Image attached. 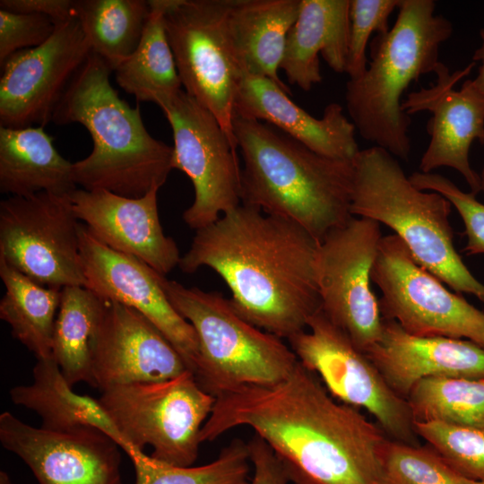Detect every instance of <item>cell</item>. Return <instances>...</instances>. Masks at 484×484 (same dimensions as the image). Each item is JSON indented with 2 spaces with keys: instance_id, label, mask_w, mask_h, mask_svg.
I'll use <instances>...</instances> for the list:
<instances>
[{
  "instance_id": "6da1fadb",
  "label": "cell",
  "mask_w": 484,
  "mask_h": 484,
  "mask_svg": "<svg viewBox=\"0 0 484 484\" xmlns=\"http://www.w3.org/2000/svg\"><path fill=\"white\" fill-rule=\"evenodd\" d=\"M239 426L270 446L295 484H385L382 455L389 437L359 409L336 402L299 360L280 383L215 397L201 442Z\"/></svg>"
},
{
  "instance_id": "7a4b0ae2",
  "label": "cell",
  "mask_w": 484,
  "mask_h": 484,
  "mask_svg": "<svg viewBox=\"0 0 484 484\" xmlns=\"http://www.w3.org/2000/svg\"><path fill=\"white\" fill-rule=\"evenodd\" d=\"M320 242L290 220L239 204L195 230L178 266L213 270L229 287L235 311L281 339L307 329L322 308L317 283Z\"/></svg>"
},
{
  "instance_id": "3957f363",
  "label": "cell",
  "mask_w": 484,
  "mask_h": 484,
  "mask_svg": "<svg viewBox=\"0 0 484 484\" xmlns=\"http://www.w3.org/2000/svg\"><path fill=\"white\" fill-rule=\"evenodd\" d=\"M241 203L294 221L321 242L350 212L352 160L323 156L274 126L235 116Z\"/></svg>"
},
{
  "instance_id": "277c9868",
  "label": "cell",
  "mask_w": 484,
  "mask_h": 484,
  "mask_svg": "<svg viewBox=\"0 0 484 484\" xmlns=\"http://www.w3.org/2000/svg\"><path fill=\"white\" fill-rule=\"evenodd\" d=\"M111 71L91 51L60 99L52 122L79 123L92 138L91 152L73 163L76 186L137 198L165 184L173 169V147L149 134L140 108H132L111 86Z\"/></svg>"
},
{
  "instance_id": "5b68a950",
  "label": "cell",
  "mask_w": 484,
  "mask_h": 484,
  "mask_svg": "<svg viewBox=\"0 0 484 484\" xmlns=\"http://www.w3.org/2000/svg\"><path fill=\"white\" fill-rule=\"evenodd\" d=\"M433 0H401L393 26L374 38L365 72L346 83L345 101L356 131L394 157L409 160L411 117L402 98L412 82L435 73L453 24L435 13Z\"/></svg>"
},
{
  "instance_id": "8992f818",
  "label": "cell",
  "mask_w": 484,
  "mask_h": 484,
  "mask_svg": "<svg viewBox=\"0 0 484 484\" xmlns=\"http://www.w3.org/2000/svg\"><path fill=\"white\" fill-rule=\"evenodd\" d=\"M350 212L392 229L414 259L456 293L484 304V283L466 266L454 244L452 204L442 194L420 190L393 155L378 146L352 160Z\"/></svg>"
},
{
  "instance_id": "52a82bcc",
  "label": "cell",
  "mask_w": 484,
  "mask_h": 484,
  "mask_svg": "<svg viewBox=\"0 0 484 484\" xmlns=\"http://www.w3.org/2000/svg\"><path fill=\"white\" fill-rule=\"evenodd\" d=\"M167 297L194 327L199 355L194 376L214 397L246 385L286 379L298 359L282 339L246 321L220 292L162 277Z\"/></svg>"
},
{
  "instance_id": "ba28073f",
  "label": "cell",
  "mask_w": 484,
  "mask_h": 484,
  "mask_svg": "<svg viewBox=\"0 0 484 484\" xmlns=\"http://www.w3.org/2000/svg\"><path fill=\"white\" fill-rule=\"evenodd\" d=\"M99 401L127 447L176 466H192L199 454L201 430L215 397L186 370L162 382L117 385L101 392Z\"/></svg>"
},
{
  "instance_id": "9c48e42d",
  "label": "cell",
  "mask_w": 484,
  "mask_h": 484,
  "mask_svg": "<svg viewBox=\"0 0 484 484\" xmlns=\"http://www.w3.org/2000/svg\"><path fill=\"white\" fill-rule=\"evenodd\" d=\"M229 0H167L165 28L184 91L210 110L238 149L235 98L242 77L229 30Z\"/></svg>"
},
{
  "instance_id": "30bf717a",
  "label": "cell",
  "mask_w": 484,
  "mask_h": 484,
  "mask_svg": "<svg viewBox=\"0 0 484 484\" xmlns=\"http://www.w3.org/2000/svg\"><path fill=\"white\" fill-rule=\"evenodd\" d=\"M383 318L422 337L470 340L484 348V312L451 292L412 256L395 234L384 236L371 270Z\"/></svg>"
},
{
  "instance_id": "8fae6325",
  "label": "cell",
  "mask_w": 484,
  "mask_h": 484,
  "mask_svg": "<svg viewBox=\"0 0 484 484\" xmlns=\"http://www.w3.org/2000/svg\"><path fill=\"white\" fill-rule=\"evenodd\" d=\"M173 134V169L185 173L194 189L184 221L200 229L241 204V168L237 149L215 116L184 90L159 96Z\"/></svg>"
},
{
  "instance_id": "7c38bea8",
  "label": "cell",
  "mask_w": 484,
  "mask_h": 484,
  "mask_svg": "<svg viewBox=\"0 0 484 484\" xmlns=\"http://www.w3.org/2000/svg\"><path fill=\"white\" fill-rule=\"evenodd\" d=\"M288 341L298 359L319 376L333 398L365 409L390 439L419 445L408 401L389 386L367 356L322 308L310 317L306 331Z\"/></svg>"
},
{
  "instance_id": "4fadbf2b",
  "label": "cell",
  "mask_w": 484,
  "mask_h": 484,
  "mask_svg": "<svg viewBox=\"0 0 484 484\" xmlns=\"http://www.w3.org/2000/svg\"><path fill=\"white\" fill-rule=\"evenodd\" d=\"M70 195L40 192L0 203V258L37 283L86 287Z\"/></svg>"
},
{
  "instance_id": "5bb4252c",
  "label": "cell",
  "mask_w": 484,
  "mask_h": 484,
  "mask_svg": "<svg viewBox=\"0 0 484 484\" xmlns=\"http://www.w3.org/2000/svg\"><path fill=\"white\" fill-rule=\"evenodd\" d=\"M380 224L351 218L320 242L317 283L322 310L366 353L379 341L384 318L371 289V270L382 239Z\"/></svg>"
},
{
  "instance_id": "9a60e30c",
  "label": "cell",
  "mask_w": 484,
  "mask_h": 484,
  "mask_svg": "<svg viewBox=\"0 0 484 484\" xmlns=\"http://www.w3.org/2000/svg\"><path fill=\"white\" fill-rule=\"evenodd\" d=\"M91 47L75 17L56 24L41 45L20 50L3 65L0 123L4 127L45 126Z\"/></svg>"
},
{
  "instance_id": "2e32d148",
  "label": "cell",
  "mask_w": 484,
  "mask_h": 484,
  "mask_svg": "<svg viewBox=\"0 0 484 484\" xmlns=\"http://www.w3.org/2000/svg\"><path fill=\"white\" fill-rule=\"evenodd\" d=\"M0 442L25 462L39 484H123L121 448L97 428L52 431L4 411Z\"/></svg>"
},
{
  "instance_id": "e0dca14e",
  "label": "cell",
  "mask_w": 484,
  "mask_h": 484,
  "mask_svg": "<svg viewBox=\"0 0 484 484\" xmlns=\"http://www.w3.org/2000/svg\"><path fill=\"white\" fill-rule=\"evenodd\" d=\"M476 63L471 61L462 69L450 73L440 62L435 71L436 82L428 88L411 91L402 102V109L410 117L419 112H429L427 124L430 137L424 151L419 171L448 167L461 174L471 193L480 192V176L470 163L471 144L478 141L484 144V99L466 80L459 90L454 87L468 75Z\"/></svg>"
},
{
  "instance_id": "ac0fdd59",
  "label": "cell",
  "mask_w": 484,
  "mask_h": 484,
  "mask_svg": "<svg viewBox=\"0 0 484 484\" xmlns=\"http://www.w3.org/2000/svg\"><path fill=\"white\" fill-rule=\"evenodd\" d=\"M79 239L86 288L143 315L174 345L194 374L199 355L197 336L169 300L163 275L138 258L109 248L85 225H80Z\"/></svg>"
},
{
  "instance_id": "d6986e66",
  "label": "cell",
  "mask_w": 484,
  "mask_h": 484,
  "mask_svg": "<svg viewBox=\"0 0 484 484\" xmlns=\"http://www.w3.org/2000/svg\"><path fill=\"white\" fill-rule=\"evenodd\" d=\"M104 300L92 355V387L102 392L122 385L162 382L189 370L174 345L143 315Z\"/></svg>"
},
{
  "instance_id": "ffe728a7",
  "label": "cell",
  "mask_w": 484,
  "mask_h": 484,
  "mask_svg": "<svg viewBox=\"0 0 484 484\" xmlns=\"http://www.w3.org/2000/svg\"><path fill=\"white\" fill-rule=\"evenodd\" d=\"M151 187L131 198L107 190L76 189L70 194L73 212L92 235L109 248L144 262L166 276L179 264L175 240L160 222L157 194Z\"/></svg>"
},
{
  "instance_id": "44dd1931",
  "label": "cell",
  "mask_w": 484,
  "mask_h": 484,
  "mask_svg": "<svg viewBox=\"0 0 484 484\" xmlns=\"http://www.w3.org/2000/svg\"><path fill=\"white\" fill-rule=\"evenodd\" d=\"M389 386L407 400L428 377L484 379V348L466 339L422 337L384 318L381 338L366 353Z\"/></svg>"
},
{
  "instance_id": "7402d4cb",
  "label": "cell",
  "mask_w": 484,
  "mask_h": 484,
  "mask_svg": "<svg viewBox=\"0 0 484 484\" xmlns=\"http://www.w3.org/2000/svg\"><path fill=\"white\" fill-rule=\"evenodd\" d=\"M234 109L235 116L265 122L323 156L352 160L359 151L355 125L339 103L328 104L316 118L266 77L242 74Z\"/></svg>"
},
{
  "instance_id": "603a6c76",
  "label": "cell",
  "mask_w": 484,
  "mask_h": 484,
  "mask_svg": "<svg viewBox=\"0 0 484 484\" xmlns=\"http://www.w3.org/2000/svg\"><path fill=\"white\" fill-rule=\"evenodd\" d=\"M350 24V0H300L281 64L288 82L305 91L321 82L319 54L333 71L345 73Z\"/></svg>"
},
{
  "instance_id": "cb8c5ba5",
  "label": "cell",
  "mask_w": 484,
  "mask_h": 484,
  "mask_svg": "<svg viewBox=\"0 0 484 484\" xmlns=\"http://www.w3.org/2000/svg\"><path fill=\"white\" fill-rule=\"evenodd\" d=\"M299 7L300 0H229V37L241 74L266 77L291 95L279 70Z\"/></svg>"
},
{
  "instance_id": "d4e9b609",
  "label": "cell",
  "mask_w": 484,
  "mask_h": 484,
  "mask_svg": "<svg viewBox=\"0 0 484 484\" xmlns=\"http://www.w3.org/2000/svg\"><path fill=\"white\" fill-rule=\"evenodd\" d=\"M73 163L59 154L44 126H0V192L27 196L40 192L70 195Z\"/></svg>"
},
{
  "instance_id": "484cf974",
  "label": "cell",
  "mask_w": 484,
  "mask_h": 484,
  "mask_svg": "<svg viewBox=\"0 0 484 484\" xmlns=\"http://www.w3.org/2000/svg\"><path fill=\"white\" fill-rule=\"evenodd\" d=\"M30 385H16L10 392L12 402L36 412L41 428L66 431L94 427L110 436L125 451L127 445L99 399L76 393L53 357L39 359Z\"/></svg>"
},
{
  "instance_id": "4316f807",
  "label": "cell",
  "mask_w": 484,
  "mask_h": 484,
  "mask_svg": "<svg viewBox=\"0 0 484 484\" xmlns=\"http://www.w3.org/2000/svg\"><path fill=\"white\" fill-rule=\"evenodd\" d=\"M105 300L83 286L62 288L52 357L67 382L92 386V355Z\"/></svg>"
},
{
  "instance_id": "83f0119b",
  "label": "cell",
  "mask_w": 484,
  "mask_h": 484,
  "mask_svg": "<svg viewBox=\"0 0 484 484\" xmlns=\"http://www.w3.org/2000/svg\"><path fill=\"white\" fill-rule=\"evenodd\" d=\"M0 278L5 289L0 301V318L37 359L52 357L62 289L40 285L1 258Z\"/></svg>"
},
{
  "instance_id": "f1b7e54d",
  "label": "cell",
  "mask_w": 484,
  "mask_h": 484,
  "mask_svg": "<svg viewBox=\"0 0 484 484\" xmlns=\"http://www.w3.org/2000/svg\"><path fill=\"white\" fill-rule=\"evenodd\" d=\"M151 12L140 42L116 70L118 85L139 101L182 90L164 22L167 0H149Z\"/></svg>"
},
{
  "instance_id": "f546056e",
  "label": "cell",
  "mask_w": 484,
  "mask_h": 484,
  "mask_svg": "<svg viewBox=\"0 0 484 484\" xmlns=\"http://www.w3.org/2000/svg\"><path fill=\"white\" fill-rule=\"evenodd\" d=\"M151 12L144 0H73L75 17L93 53L115 71L138 46Z\"/></svg>"
},
{
  "instance_id": "4dcf8cb0",
  "label": "cell",
  "mask_w": 484,
  "mask_h": 484,
  "mask_svg": "<svg viewBox=\"0 0 484 484\" xmlns=\"http://www.w3.org/2000/svg\"><path fill=\"white\" fill-rule=\"evenodd\" d=\"M407 401L414 422L484 427V379L424 378L414 385Z\"/></svg>"
},
{
  "instance_id": "1f68e13d",
  "label": "cell",
  "mask_w": 484,
  "mask_h": 484,
  "mask_svg": "<svg viewBox=\"0 0 484 484\" xmlns=\"http://www.w3.org/2000/svg\"><path fill=\"white\" fill-rule=\"evenodd\" d=\"M135 471L134 484H249L250 455L247 443L232 439L210 463L176 466L131 448L125 453Z\"/></svg>"
},
{
  "instance_id": "d6a6232c",
  "label": "cell",
  "mask_w": 484,
  "mask_h": 484,
  "mask_svg": "<svg viewBox=\"0 0 484 484\" xmlns=\"http://www.w3.org/2000/svg\"><path fill=\"white\" fill-rule=\"evenodd\" d=\"M385 484H475L458 473L428 445L388 439L382 455Z\"/></svg>"
},
{
  "instance_id": "836d02e7",
  "label": "cell",
  "mask_w": 484,
  "mask_h": 484,
  "mask_svg": "<svg viewBox=\"0 0 484 484\" xmlns=\"http://www.w3.org/2000/svg\"><path fill=\"white\" fill-rule=\"evenodd\" d=\"M414 429L458 473L484 481V427L416 421Z\"/></svg>"
},
{
  "instance_id": "e575fe53",
  "label": "cell",
  "mask_w": 484,
  "mask_h": 484,
  "mask_svg": "<svg viewBox=\"0 0 484 484\" xmlns=\"http://www.w3.org/2000/svg\"><path fill=\"white\" fill-rule=\"evenodd\" d=\"M401 0H350V38L346 73L350 79L359 77L367 69V46L371 35L389 31L391 14Z\"/></svg>"
},
{
  "instance_id": "d590c367",
  "label": "cell",
  "mask_w": 484,
  "mask_h": 484,
  "mask_svg": "<svg viewBox=\"0 0 484 484\" xmlns=\"http://www.w3.org/2000/svg\"><path fill=\"white\" fill-rule=\"evenodd\" d=\"M409 178L418 189L442 194L456 209L467 238L462 252L467 255H484V203L477 200L476 194L462 191L449 178L437 173L416 171Z\"/></svg>"
},
{
  "instance_id": "8d00e7d4",
  "label": "cell",
  "mask_w": 484,
  "mask_h": 484,
  "mask_svg": "<svg viewBox=\"0 0 484 484\" xmlns=\"http://www.w3.org/2000/svg\"><path fill=\"white\" fill-rule=\"evenodd\" d=\"M55 28V22L48 16L0 9V64L20 50L41 45Z\"/></svg>"
},
{
  "instance_id": "74e56055",
  "label": "cell",
  "mask_w": 484,
  "mask_h": 484,
  "mask_svg": "<svg viewBox=\"0 0 484 484\" xmlns=\"http://www.w3.org/2000/svg\"><path fill=\"white\" fill-rule=\"evenodd\" d=\"M254 473L249 484H289L287 472L270 446L255 435L247 443Z\"/></svg>"
},
{
  "instance_id": "f35d334b",
  "label": "cell",
  "mask_w": 484,
  "mask_h": 484,
  "mask_svg": "<svg viewBox=\"0 0 484 484\" xmlns=\"http://www.w3.org/2000/svg\"><path fill=\"white\" fill-rule=\"evenodd\" d=\"M73 0H1L0 9L45 15L57 24L73 17Z\"/></svg>"
},
{
  "instance_id": "ab89813d",
  "label": "cell",
  "mask_w": 484,
  "mask_h": 484,
  "mask_svg": "<svg viewBox=\"0 0 484 484\" xmlns=\"http://www.w3.org/2000/svg\"><path fill=\"white\" fill-rule=\"evenodd\" d=\"M480 44L472 56V61L476 64L480 63V66L478 73L476 77L471 80V82L475 90L484 99V29L480 30Z\"/></svg>"
},
{
  "instance_id": "60d3db41",
  "label": "cell",
  "mask_w": 484,
  "mask_h": 484,
  "mask_svg": "<svg viewBox=\"0 0 484 484\" xmlns=\"http://www.w3.org/2000/svg\"><path fill=\"white\" fill-rule=\"evenodd\" d=\"M0 484H14L5 471L0 472Z\"/></svg>"
},
{
  "instance_id": "b9f144b4",
  "label": "cell",
  "mask_w": 484,
  "mask_h": 484,
  "mask_svg": "<svg viewBox=\"0 0 484 484\" xmlns=\"http://www.w3.org/2000/svg\"><path fill=\"white\" fill-rule=\"evenodd\" d=\"M480 176V192L484 194V166L481 169Z\"/></svg>"
},
{
  "instance_id": "7bdbcfd3",
  "label": "cell",
  "mask_w": 484,
  "mask_h": 484,
  "mask_svg": "<svg viewBox=\"0 0 484 484\" xmlns=\"http://www.w3.org/2000/svg\"><path fill=\"white\" fill-rule=\"evenodd\" d=\"M475 484H484V481H475Z\"/></svg>"
}]
</instances>
